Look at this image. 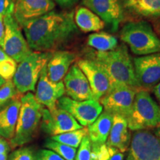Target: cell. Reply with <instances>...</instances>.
Returning a JSON list of instances; mask_svg holds the SVG:
<instances>
[{"label":"cell","instance_id":"obj_1","mask_svg":"<svg viewBox=\"0 0 160 160\" xmlns=\"http://www.w3.org/2000/svg\"><path fill=\"white\" fill-rule=\"evenodd\" d=\"M22 28L31 49L40 52L58 51L71 42L80 33L73 11H51L27 22Z\"/></svg>","mask_w":160,"mask_h":160},{"label":"cell","instance_id":"obj_2","mask_svg":"<svg viewBox=\"0 0 160 160\" xmlns=\"http://www.w3.org/2000/svg\"><path fill=\"white\" fill-rule=\"evenodd\" d=\"M93 59L105 69L111 81V88L125 85L137 90L142 89L136 78L133 59L125 44L117 45L112 51H97Z\"/></svg>","mask_w":160,"mask_h":160},{"label":"cell","instance_id":"obj_3","mask_svg":"<svg viewBox=\"0 0 160 160\" xmlns=\"http://www.w3.org/2000/svg\"><path fill=\"white\" fill-rule=\"evenodd\" d=\"M120 39L138 57L160 53V38L145 20L125 24L120 31Z\"/></svg>","mask_w":160,"mask_h":160},{"label":"cell","instance_id":"obj_4","mask_svg":"<svg viewBox=\"0 0 160 160\" xmlns=\"http://www.w3.org/2000/svg\"><path fill=\"white\" fill-rule=\"evenodd\" d=\"M44 106L31 92L21 97V107L13 137L11 139L12 147L22 146L33 139L42 117Z\"/></svg>","mask_w":160,"mask_h":160},{"label":"cell","instance_id":"obj_5","mask_svg":"<svg viewBox=\"0 0 160 160\" xmlns=\"http://www.w3.org/2000/svg\"><path fill=\"white\" fill-rule=\"evenodd\" d=\"M126 120L130 131L157 128L160 125V106L147 90L140 89L136 93L131 111Z\"/></svg>","mask_w":160,"mask_h":160},{"label":"cell","instance_id":"obj_6","mask_svg":"<svg viewBox=\"0 0 160 160\" xmlns=\"http://www.w3.org/2000/svg\"><path fill=\"white\" fill-rule=\"evenodd\" d=\"M53 52L33 51L17 66L13 82L19 93L34 91L43 68L48 62Z\"/></svg>","mask_w":160,"mask_h":160},{"label":"cell","instance_id":"obj_7","mask_svg":"<svg viewBox=\"0 0 160 160\" xmlns=\"http://www.w3.org/2000/svg\"><path fill=\"white\" fill-rule=\"evenodd\" d=\"M4 23L5 32L2 50L10 58L19 63L31 54L33 51L29 47L27 40L24 38L21 26L13 15L4 17Z\"/></svg>","mask_w":160,"mask_h":160},{"label":"cell","instance_id":"obj_8","mask_svg":"<svg viewBox=\"0 0 160 160\" xmlns=\"http://www.w3.org/2000/svg\"><path fill=\"white\" fill-rule=\"evenodd\" d=\"M57 108L71 113L82 127H88L93 123L103 110L99 101L94 99L77 101L64 96L58 99Z\"/></svg>","mask_w":160,"mask_h":160},{"label":"cell","instance_id":"obj_9","mask_svg":"<svg viewBox=\"0 0 160 160\" xmlns=\"http://www.w3.org/2000/svg\"><path fill=\"white\" fill-rule=\"evenodd\" d=\"M139 90L125 85H119L110 89L99 99L105 111L120 115L126 119L131 113L136 93Z\"/></svg>","mask_w":160,"mask_h":160},{"label":"cell","instance_id":"obj_10","mask_svg":"<svg viewBox=\"0 0 160 160\" xmlns=\"http://www.w3.org/2000/svg\"><path fill=\"white\" fill-rule=\"evenodd\" d=\"M128 153L132 160H160V139L148 130L136 131Z\"/></svg>","mask_w":160,"mask_h":160},{"label":"cell","instance_id":"obj_11","mask_svg":"<svg viewBox=\"0 0 160 160\" xmlns=\"http://www.w3.org/2000/svg\"><path fill=\"white\" fill-rule=\"evenodd\" d=\"M82 4L97 14L112 32L118 31L125 18L121 0H82Z\"/></svg>","mask_w":160,"mask_h":160},{"label":"cell","instance_id":"obj_12","mask_svg":"<svg viewBox=\"0 0 160 160\" xmlns=\"http://www.w3.org/2000/svg\"><path fill=\"white\" fill-rule=\"evenodd\" d=\"M135 76L142 89L153 88L160 82V53L133 59Z\"/></svg>","mask_w":160,"mask_h":160},{"label":"cell","instance_id":"obj_13","mask_svg":"<svg viewBox=\"0 0 160 160\" xmlns=\"http://www.w3.org/2000/svg\"><path fill=\"white\" fill-rule=\"evenodd\" d=\"M41 121L42 130L51 137L83 128L71 113L58 108L53 111L44 108Z\"/></svg>","mask_w":160,"mask_h":160},{"label":"cell","instance_id":"obj_14","mask_svg":"<svg viewBox=\"0 0 160 160\" xmlns=\"http://www.w3.org/2000/svg\"><path fill=\"white\" fill-rule=\"evenodd\" d=\"M77 65L87 78L94 99L99 101L111 89V81L105 69L93 59H79Z\"/></svg>","mask_w":160,"mask_h":160},{"label":"cell","instance_id":"obj_15","mask_svg":"<svg viewBox=\"0 0 160 160\" xmlns=\"http://www.w3.org/2000/svg\"><path fill=\"white\" fill-rule=\"evenodd\" d=\"M65 93V85L62 81L53 82L48 78L47 73V65L43 68L38 80L37 91L34 95L36 99L49 111L57 108L58 99Z\"/></svg>","mask_w":160,"mask_h":160},{"label":"cell","instance_id":"obj_16","mask_svg":"<svg viewBox=\"0 0 160 160\" xmlns=\"http://www.w3.org/2000/svg\"><path fill=\"white\" fill-rule=\"evenodd\" d=\"M63 83L65 93L71 99L77 101L94 99L87 78L77 64L71 66Z\"/></svg>","mask_w":160,"mask_h":160},{"label":"cell","instance_id":"obj_17","mask_svg":"<svg viewBox=\"0 0 160 160\" xmlns=\"http://www.w3.org/2000/svg\"><path fill=\"white\" fill-rule=\"evenodd\" d=\"M55 8L53 0H14L13 17L19 25L49 13Z\"/></svg>","mask_w":160,"mask_h":160},{"label":"cell","instance_id":"obj_18","mask_svg":"<svg viewBox=\"0 0 160 160\" xmlns=\"http://www.w3.org/2000/svg\"><path fill=\"white\" fill-rule=\"evenodd\" d=\"M76 59L77 55L73 52L61 50L53 51L47 63V73L49 79L53 82L62 81Z\"/></svg>","mask_w":160,"mask_h":160},{"label":"cell","instance_id":"obj_19","mask_svg":"<svg viewBox=\"0 0 160 160\" xmlns=\"http://www.w3.org/2000/svg\"><path fill=\"white\" fill-rule=\"evenodd\" d=\"M21 107V98L16 97L0 109V136L11 139L15 133Z\"/></svg>","mask_w":160,"mask_h":160},{"label":"cell","instance_id":"obj_20","mask_svg":"<svg viewBox=\"0 0 160 160\" xmlns=\"http://www.w3.org/2000/svg\"><path fill=\"white\" fill-rule=\"evenodd\" d=\"M131 140V136L127 120L120 115H113V124L106 145L124 153L129 148Z\"/></svg>","mask_w":160,"mask_h":160},{"label":"cell","instance_id":"obj_21","mask_svg":"<svg viewBox=\"0 0 160 160\" xmlns=\"http://www.w3.org/2000/svg\"><path fill=\"white\" fill-rule=\"evenodd\" d=\"M113 114L104 111L93 123L88 126V137L93 145L106 143L113 124Z\"/></svg>","mask_w":160,"mask_h":160},{"label":"cell","instance_id":"obj_22","mask_svg":"<svg viewBox=\"0 0 160 160\" xmlns=\"http://www.w3.org/2000/svg\"><path fill=\"white\" fill-rule=\"evenodd\" d=\"M124 9L139 17L157 18L160 16V0H121Z\"/></svg>","mask_w":160,"mask_h":160},{"label":"cell","instance_id":"obj_23","mask_svg":"<svg viewBox=\"0 0 160 160\" xmlns=\"http://www.w3.org/2000/svg\"><path fill=\"white\" fill-rule=\"evenodd\" d=\"M74 21L78 28L85 33L99 31L105 27L102 20L85 7H79L77 9Z\"/></svg>","mask_w":160,"mask_h":160},{"label":"cell","instance_id":"obj_24","mask_svg":"<svg viewBox=\"0 0 160 160\" xmlns=\"http://www.w3.org/2000/svg\"><path fill=\"white\" fill-rule=\"evenodd\" d=\"M88 45L99 52H105L115 49L118 40L114 36L105 32H96L88 37Z\"/></svg>","mask_w":160,"mask_h":160},{"label":"cell","instance_id":"obj_25","mask_svg":"<svg viewBox=\"0 0 160 160\" xmlns=\"http://www.w3.org/2000/svg\"><path fill=\"white\" fill-rule=\"evenodd\" d=\"M86 135H88L87 128H85L83 127L81 129L53 136V137H51V139L58 142H61L66 145L77 148H79L82 140Z\"/></svg>","mask_w":160,"mask_h":160},{"label":"cell","instance_id":"obj_26","mask_svg":"<svg viewBox=\"0 0 160 160\" xmlns=\"http://www.w3.org/2000/svg\"><path fill=\"white\" fill-rule=\"evenodd\" d=\"M44 146L46 148L54 151L65 160H75L77 154V148L66 145L65 144L58 142L51 139L45 140Z\"/></svg>","mask_w":160,"mask_h":160},{"label":"cell","instance_id":"obj_27","mask_svg":"<svg viewBox=\"0 0 160 160\" xmlns=\"http://www.w3.org/2000/svg\"><path fill=\"white\" fill-rule=\"evenodd\" d=\"M17 90L13 82L8 80L0 87V108L17 96Z\"/></svg>","mask_w":160,"mask_h":160},{"label":"cell","instance_id":"obj_28","mask_svg":"<svg viewBox=\"0 0 160 160\" xmlns=\"http://www.w3.org/2000/svg\"><path fill=\"white\" fill-rule=\"evenodd\" d=\"M17 62L11 58L0 62V76L5 81L11 80L17 71Z\"/></svg>","mask_w":160,"mask_h":160},{"label":"cell","instance_id":"obj_29","mask_svg":"<svg viewBox=\"0 0 160 160\" xmlns=\"http://www.w3.org/2000/svg\"><path fill=\"white\" fill-rule=\"evenodd\" d=\"M92 144L88 135L82 140L79 151L76 154L75 160H91Z\"/></svg>","mask_w":160,"mask_h":160},{"label":"cell","instance_id":"obj_30","mask_svg":"<svg viewBox=\"0 0 160 160\" xmlns=\"http://www.w3.org/2000/svg\"><path fill=\"white\" fill-rule=\"evenodd\" d=\"M9 160H35V154L30 148H21L11 153Z\"/></svg>","mask_w":160,"mask_h":160},{"label":"cell","instance_id":"obj_31","mask_svg":"<svg viewBox=\"0 0 160 160\" xmlns=\"http://www.w3.org/2000/svg\"><path fill=\"white\" fill-rule=\"evenodd\" d=\"M35 160H65L54 151L49 149H42L35 155Z\"/></svg>","mask_w":160,"mask_h":160},{"label":"cell","instance_id":"obj_32","mask_svg":"<svg viewBox=\"0 0 160 160\" xmlns=\"http://www.w3.org/2000/svg\"><path fill=\"white\" fill-rule=\"evenodd\" d=\"M14 0H0V15L3 17L13 15Z\"/></svg>","mask_w":160,"mask_h":160},{"label":"cell","instance_id":"obj_33","mask_svg":"<svg viewBox=\"0 0 160 160\" xmlns=\"http://www.w3.org/2000/svg\"><path fill=\"white\" fill-rule=\"evenodd\" d=\"M108 146V145H107ZM109 152V157L108 160H123L124 159V153L121 152L119 150L113 147H109L108 146Z\"/></svg>","mask_w":160,"mask_h":160},{"label":"cell","instance_id":"obj_34","mask_svg":"<svg viewBox=\"0 0 160 160\" xmlns=\"http://www.w3.org/2000/svg\"><path fill=\"white\" fill-rule=\"evenodd\" d=\"M58 5L65 8H69L75 5L79 0H54Z\"/></svg>","mask_w":160,"mask_h":160},{"label":"cell","instance_id":"obj_35","mask_svg":"<svg viewBox=\"0 0 160 160\" xmlns=\"http://www.w3.org/2000/svg\"><path fill=\"white\" fill-rule=\"evenodd\" d=\"M5 23H4V17L0 15V48H2L4 43V38H5Z\"/></svg>","mask_w":160,"mask_h":160},{"label":"cell","instance_id":"obj_36","mask_svg":"<svg viewBox=\"0 0 160 160\" xmlns=\"http://www.w3.org/2000/svg\"><path fill=\"white\" fill-rule=\"evenodd\" d=\"M9 150L8 143L2 138H0V153H8Z\"/></svg>","mask_w":160,"mask_h":160},{"label":"cell","instance_id":"obj_37","mask_svg":"<svg viewBox=\"0 0 160 160\" xmlns=\"http://www.w3.org/2000/svg\"><path fill=\"white\" fill-rule=\"evenodd\" d=\"M153 91L156 98H157L160 104V82L157 84V85H155L154 87L153 88Z\"/></svg>","mask_w":160,"mask_h":160},{"label":"cell","instance_id":"obj_38","mask_svg":"<svg viewBox=\"0 0 160 160\" xmlns=\"http://www.w3.org/2000/svg\"><path fill=\"white\" fill-rule=\"evenodd\" d=\"M9 57L4 52L2 48H0V62L3 61V60L8 59Z\"/></svg>","mask_w":160,"mask_h":160},{"label":"cell","instance_id":"obj_39","mask_svg":"<svg viewBox=\"0 0 160 160\" xmlns=\"http://www.w3.org/2000/svg\"><path fill=\"white\" fill-rule=\"evenodd\" d=\"M8 153H0V160H7Z\"/></svg>","mask_w":160,"mask_h":160},{"label":"cell","instance_id":"obj_40","mask_svg":"<svg viewBox=\"0 0 160 160\" xmlns=\"http://www.w3.org/2000/svg\"><path fill=\"white\" fill-rule=\"evenodd\" d=\"M155 135L158 137L160 139V125L159 127H157V128H156V131H155Z\"/></svg>","mask_w":160,"mask_h":160},{"label":"cell","instance_id":"obj_41","mask_svg":"<svg viewBox=\"0 0 160 160\" xmlns=\"http://www.w3.org/2000/svg\"><path fill=\"white\" fill-rule=\"evenodd\" d=\"M5 82V80L3 78L1 77V76H0V87H1V86Z\"/></svg>","mask_w":160,"mask_h":160},{"label":"cell","instance_id":"obj_42","mask_svg":"<svg viewBox=\"0 0 160 160\" xmlns=\"http://www.w3.org/2000/svg\"><path fill=\"white\" fill-rule=\"evenodd\" d=\"M126 160H132V158L129 153H128V157H127V159H126Z\"/></svg>","mask_w":160,"mask_h":160},{"label":"cell","instance_id":"obj_43","mask_svg":"<svg viewBox=\"0 0 160 160\" xmlns=\"http://www.w3.org/2000/svg\"><path fill=\"white\" fill-rule=\"evenodd\" d=\"M159 33H160V27H159Z\"/></svg>","mask_w":160,"mask_h":160}]
</instances>
